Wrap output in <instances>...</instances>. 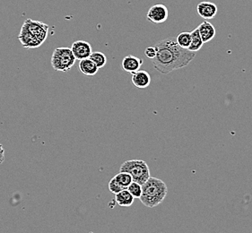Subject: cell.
<instances>
[{
	"label": "cell",
	"mask_w": 252,
	"mask_h": 233,
	"mask_svg": "<svg viewBox=\"0 0 252 233\" xmlns=\"http://www.w3.org/2000/svg\"><path fill=\"white\" fill-rule=\"evenodd\" d=\"M155 48L157 55L152 62L154 67L162 75L186 67L196 57V52L182 49L178 45L176 39L172 37L158 41Z\"/></svg>",
	"instance_id": "6da1fadb"
},
{
	"label": "cell",
	"mask_w": 252,
	"mask_h": 233,
	"mask_svg": "<svg viewBox=\"0 0 252 233\" xmlns=\"http://www.w3.org/2000/svg\"><path fill=\"white\" fill-rule=\"evenodd\" d=\"M168 194L165 183L157 177H150L142 185L141 203L148 208H154L163 202Z\"/></svg>",
	"instance_id": "7a4b0ae2"
},
{
	"label": "cell",
	"mask_w": 252,
	"mask_h": 233,
	"mask_svg": "<svg viewBox=\"0 0 252 233\" xmlns=\"http://www.w3.org/2000/svg\"><path fill=\"white\" fill-rule=\"evenodd\" d=\"M121 173H128L134 182L143 185L151 177L150 170L145 161L143 160H129L123 162L120 168Z\"/></svg>",
	"instance_id": "3957f363"
},
{
	"label": "cell",
	"mask_w": 252,
	"mask_h": 233,
	"mask_svg": "<svg viewBox=\"0 0 252 233\" xmlns=\"http://www.w3.org/2000/svg\"><path fill=\"white\" fill-rule=\"evenodd\" d=\"M76 58L69 48L61 47L53 51L51 56V66L55 71L67 72L76 63Z\"/></svg>",
	"instance_id": "277c9868"
},
{
	"label": "cell",
	"mask_w": 252,
	"mask_h": 233,
	"mask_svg": "<svg viewBox=\"0 0 252 233\" xmlns=\"http://www.w3.org/2000/svg\"><path fill=\"white\" fill-rule=\"evenodd\" d=\"M23 27L30 32L31 34L34 36L41 44L47 40L48 33H49V26L40 21H33L32 19H27L25 21Z\"/></svg>",
	"instance_id": "5b68a950"
},
{
	"label": "cell",
	"mask_w": 252,
	"mask_h": 233,
	"mask_svg": "<svg viewBox=\"0 0 252 233\" xmlns=\"http://www.w3.org/2000/svg\"><path fill=\"white\" fill-rule=\"evenodd\" d=\"M168 8L162 4L153 5L147 12L146 18L153 24H162L168 19Z\"/></svg>",
	"instance_id": "8992f818"
},
{
	"label": "cell",
	"mask_w": 252,
	"mask_h": 233,
	"mask_svg": "<svg viewBox=\"0 0 252 233\" xmlns=\"http://www.w3.org/2000/svg\"><path fill=\"white\" fill-rule=\"evenodd\" d=\"M71 51L73 52L76 60L88 58L92 54V46L86 41H76L72 44Z\"/></svg>",
	"instance_id": "52a82bcc"
},
{
	"label": "cell",
	"mask_w": 252,
	"mask_h": 233,
	"mask_svg": "<svg viewBox=\"0 0 252 233\" xmlns=\"http://www.w3.org/2000/svg\"><path fill=\"white\" fill-rule=\"evenodd\" d=\"M197 13L206 20L213 19L217 14V6L215 3L209 1L200 2L197 6Z\"/></svg>",
	"instance_id": "ba28073f"
},
{
	"label": "cell",
	"mask_w": 252,
	"mask_h": 233,
	"mask_svg": "<svg viewBox=\"0 0 252 233\" xmlns=\"http://www.w3.org/2000/svg\"><path fill=\"white\" fill-rule=\"evenodd\" d=\"M18 40L20 41L22 46L26 49H36L42 45L34 36L32 35L30 32L23 26L18 34Z\"/></svg>",
	"instance_id": "9c48e42d"
},
{
	"label": "cell",
	"mask_w": 252,
	"mask_h": 233,
	"mask_svg": "<svg viewBox=\"0 0 252 233\" xmlns=\"http://www.w3.org/2000/svg\"><path fill=\"white\" fill-rule=\"evenodd\" d=\"M144 61L141 58H137V57L132 56V55H128L126 56L123 60H122V68L124 71L129 74H134L135 72L140 70V67L143 65Z\"/></svg>",
	"instance_id": "30bf717a"
},
{
	"label": "cell",
	"mask_w": 252,
	"mask_h": 233,
	"mask_svg": "<svg viewBox=\"0 0 252 233\" xmlns=\"http://www.w3.org/2000/svg\"><path fill=\"white\" fill-rule=\"evenodd\" d=\"M132 84L139 89L147 88L151 84V76L148 72L138 70L132 74Z\"/></svg>",
	"instance_id": "8fae6325"
},
{
	"label": "cell",
	"mask_w": 252,
	"mask_h": 233,
	"mask_svg": "<svg viewBox=\"0 0 252 233\" xmlns=\"http://www.w3.org/2000/svg\"><path fill=\"white\" fill-rule=\"evenodd\" d=\"M197 29L204 43L212 41L213 39L216 37V28L207 20L204 21L201 25H199Z\"/></svg>",
	"instance_id": "7c38bea8"
},
{
	"label": "cell",
	"mask_w": 252,
	"mask_h": 233,
	"mask_svg": "<svg viewBox=\"0 0 252 233\" xmlns=\"http://www.w3.org/2000/svg\"><path fill=\"white\" fill-rule=\"evenodd\" d=\"M135 198H133L127 189H124L121 192L115 194V203L122 207H129L134 203Z\"/></svg>",
	"instance_id": "4fadbf2b"
},
{
	"label": "cell",
	"mask_w": 252,
	"mask_h": 233,
	"mask_svg": "<svg viewBox=\"0 0 252 233\" xmlns=\"http://www.w3.org/2000/svg\"><path fill=\"white\" fill-rule=\"evenodd\" d=\"M79 69L84 75L88 76H95L96 74L98 73V70H99V68L96 66L95 64L89 58L80 60Z\"/></svg>",
	"instance_id": "5bb4252c"
},
{
	"label": "cell",
	"mask_w": 252,
	"mask_h": 233,
	"mask_svg": "<svg viewBox=\"0 0 252 233\" xmlns=\"http://www.w3.org/2000/svg\"><path fill=\"white\" fill-rule=\"evenodd\" d=\"M190 35H191V41H190V45L189 47V51L197 52L204 45V42L202 41L201 36L199 34L198 29L196 28L192 30Z\"/></svg>",
	"instance_id": "9a60e30c"
},
{
	"label": "cell",
	"mask_w": 252,
	"mask_h": 233,
	"mask_svg": "<svg viewBox=\"0 0 252 233\" xmlns=\"http://www.w3.org/2000/svg\"><path fill=\"white\" fill-rule=\"evenodd\" d=\"M89 58L91 59L96 66L100 69L102 68L103 66H105L107 63V58L102 52L100 51H96V52H92L91 55L89 57Z\"/></svg>",
	"instance_id": "2e32d148"
},
{
	"label": "cell",
	"mask_w": 252,
	"mask_h": 233,
	"mask_svg": "<svg viewBox=\"0 0 252 233\" xmlns=\"http://www.w3.org/2000/svg\"><path fill=\"white\" fill-rule=\"evenodd\" d=\"M115 178V180H116L117 182L120 184V186H121V188H123V189H126L127 187L131 184L132 181V177L128 173H118L117 175H115V177H113Z\"/></svg>",
	"instance_id": "e0dca14e"
},
{
	"label": "cell",
	"mask_w": 252,
	"mask_h": 233,
	"mask_svg": "<svg viewBox=\"0 0 252 233\" xmlns=\"http://www.w3.org/2000/svg\"><path fill=\"white\" fill-rule=\"evenodd\" d=\"M190 41H191L190 32L183 31V32L177 36L176 42L178 43V45L180 46L182 49L189 50V47L190 45Z\"/></svg>",
	"instance_id": "ac0fdd59"
},
{
	"label": "cell",
	"mask_w": 252,
	"mask_h": 233,
	"mask_svg": "<svg viewBox=\"0 0 252 233\" xmlns=\"http://www.w3.org/2000/svg\"><path fill=\"white\" fill-rule=\"evenodd\" d=\"M127 191L131 194L134 198H140L142 195V185L132 181L131 184L127 187Z\"/></svg>",
	"instance_id": "d6986e66"
},
{
	"label": "cell",
	"mask_w": 252,
	"mask_h": 233,
	"mask_svg": "<svg viewBox=\"0 0 252 233\" xmlns=\"http://www.w3.org/2000/svg\"><path fill=\"white\" fill-rule=\"evenodd\" d=\"M109 190L113 194H117V193L121 192L122 190H124L123 188H121L120 184L117 182L114 177H112L110 182H109Z\"/></svg>",
	"instance_id": "ffe728a7"
},
{
	"label": "cell",
	"mask_w": 252,
	"mask_h": 233,
	"mask_svg": "<svg viewBox=\"0 0 252 233\" xmlns=\"http://www.w3.org/2000/svg\"><path fill=\"white\" fill-rule=\"evenodd\" d=\"M145 54H146V56L148 58H150L152 60L153 58H156V55H157L156 48L155 47H148V48H146V51H145Z\"/></svg>",
	"instance_id": "44dd1931"
},
{
	"label": "cell",
	"mask_w": 252,
	"mask_h": 233,
	"mask_svg": "<svg viewBox=\"0 0 252 233\" xmlns=\"http://www.w3.org/2000/svg\"><path fill=\"white\" fill-rule=\"evenodd\" d=\"M5 162V149L0 144V165Z\"/></svg>",
	"instance_id": "7402d4cb"
}]
</instances>
